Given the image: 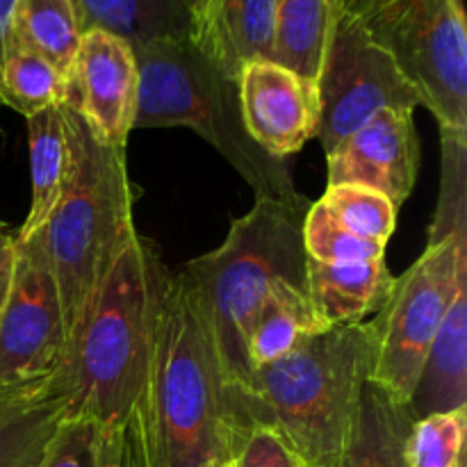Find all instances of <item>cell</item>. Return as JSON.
<instances>
[{
	"label": "cell",
	"instance_id": "6da1fadb",
	"mask_svg": "<svg viewBox=\"0 0 467 467\" xmlns=\"http://www.w3.org/2000/svg\"><path fill=\"white\" fill-rule=\"evenodd\" d=\"M217 459H231L226 379L194 292L178 272L123 424V467H210Z\"/></svg>",
	"mask_w": 467,
	"mask_h": 467
},
{
	"label": "cell",
	"instance_id": "7a4b0ae2",
	"mask_svg": "<svg viewBox=\"0 0 467 467\" xmlns=\"http://www.w3.org/2000/svg\"><path fill=\"white\" fill-rule=\"evenodd\" d=\"M372 358L368 322L304 337L290 354L254 369L242 395L228 397L231 438L237 429L260 424L274 429L304 467H340L358 422Z\"/></svg>",
	"mask_w": 467,
	"mask_h": 467
},
{
	"label": "cell",
	"instance_id": "3957f363",
	"mask_svg": "<svg viewBox=\"0 0 467 467\" xmlns=\"http://www.w3.org/2000/svg\"><path fill=\"white\" fill-rule=\"evenodd\" d=\"M306 203L255 199L217 249L181 269L217 349L228 397L249 386L246 337L265 296L276 283L306 287Z\"/></svg>",
	"mask_w": 467,
	"mask_h": 467
},
{
	"label": "cell",
	"instance_id": "277c9868",
	"mask_svg": "<svg viewBox=\"0 0 467 467\" xmlns=\"http://www.w3.org/2000/svg\"><path fill=\"white\" fill-rule=\"evenodd\" d=\"M171 272L140 231L109 267L67 365L68 413L123 427L144 383Z\"/></svg>",
	"mask_w": 467,
	"mask_h": 467
},
{
	"label": "cell",
	"instance_id": "5b68a950",
	"mask_svg": "<svg viewBox=\"0 0 467 467\" xmlns=\"http://www.w3.org/2000/svg\"><path fill=\"white\" fill-rule=\"evenodd\" d=\"M71 173L53 214L36 231L44 242L68 336V356L117 255L137 233L126 149L96 140L85 119L64 103Z\"/></svg>",
	"mask_w": 467,
	"mask_h": 467
},
{
	"label": "cell",
	"instance_id": "8992f818",
	"mask_svg": "<svg viewBox=\"0 0 467 467\" xmlns=\"http://www.w3.org/2000/svg\"><path fill=\"white\" fill-rule=\"evenodd\" d=\"M467 283V158L442 153L441 194L422 255L392 281L386 304L369 324L374 358L369 381L409 404L429 347L456 290Z\"/></svg>",
	"mask_w": 467,
	"mask_h": 467
},
{
	"label": "cell",
	"instance_id": "52a82bcc",
	"mask_svg": "<svg viewBox=\"0 0 467 467\" xmlns=\"http://www.w3.org/2000/svg\"><path fill=\"white\" fill-rule=\"evenodd\" d=\"M140 73L132 128H190L213 144L255 199L306 203L285 160L260 150L242 121L237 80L219 71L190 36L132 46Z\"/></svg>",
	"mask_w": 467,
	"mask_h": 467
},
{
	"label": "cell",
	"instance_id": "ba28073f",
	"mask_svg": "<svg viewBox=\"0 0 467 467\" xmlns=\"http://www.w3.org/2000/svg\"><path fill=\"white\" fill-rule=\"evenodd\" d=\"M401 68L441 130L467 132L465 9L456 0H328Z\"/></svg>",
	"mask_w": 467,
	"mask_h": 467
},
{
	"label": "cell",
	"instance_id": "9c48e42d",
	"mask_svg": "<svg viewBox=\"0 0 467 467\" xmlns=\"http://www.w3.org/2000/svg\"><path fill=\"white\" fill-rule=\"evenodd\" d=\"M68 336L57 283L39 233L16 240L0 315V392L35 395L67 379Z\"/></svg>",
	"mask_w": 467,
	"mask_h": 467
},
{
	"label": "cell",
	"instance_id": "30bf717a",
	"mask_svg": "<svg viewBox=\"0 0 467 467\" xmlns=\"http://www.w3.org/2000/svg\"><path fill=\"white\" fill-rule=\"evenodd\" d=\"M315 82L319 96L315 137L327 155L383 109H415L420 105L418 91L395 59L333 5L322 68Z\"/></svg>",
	"mask_w": 467,
	"mask_h": 467
},
{
	"label": "cell",
	"instance_id": "8fae6325",
	"mask_svg": "<svg viewBox=\"0 0 467 467\" xmlns=\"http://www.w3.org/2000/svg\"><path fill=\"white\" fill-rule=\"evenodd\" d=\"M135 53L121 36L85 30L68 73L67 103L85 119L96 140L126 149L137 109Z\"/></svg>",
	"mask_w": 467,
	"mask_h": 467
},
{
	"label": "cell",
	"instance_id": "7c38bea8",
	"mask_svg": "<svg viewBox=\"0 0 467 467\" xmlns=\"http://www.w3.org/2000/svg\"><path fill=\"white\" fill-rule=\"evenodd\" d=\"M242 121L260 150L276 160L299 153L319 123L317 82L272 59L249 62L237 76Z\"/></svg>",
	"mask_w": 467,
	"mask_h": 467
},
{
	"label": "cell",
	"instance_id": "4fadbf2b",
	"mask_svg": "<svg viewBox=\"0 0 467 467\" xmlns=\"http://www.w3.org/2000/svg\"><path fill=\"white\" fill-rule=\"evenodd\" d=\"M328 185H360L381 192L400 208L420 173L415 109H383L327 155Z\"/></svg>",
	"mask_w": 467,
	"mask_h": 467
},
{
	"label": "cell",
	"instance_id": "5bb4252c",
	"mask_svg": "<svg viewBox=\"0 0 467 467\" xmlns=\"http://www.w3.org/2000/svg\"><path fill=\"white\" fill-rule=\"evenodd\" d=\"M190 39L237 80L249 62L274 57V0H205L192 18Z\"/></svg>",
	"mask_w": 467,
	"mask_h": 467
},
{
	"label": "cell",
	"instance_id": "9a60e30c",
	"mask_svg": "<svg viewBox=\"0 0 467 467\" xmlns=\"http://www.w3.org/2000/svg\"><path fill=\"white\" fill-rule=\"evenodd\" d=\"M395 276L386 260L319 263L306 260V290L324 328L358 324L386 304Z\"/></svg>",
	"mask_w": 467,
	"mask_h": 467
},
{
	"label": "cell",
	"instance_id": "2e32d148",
	"mask_svg": "<svg viewBox=\"0 0 467 467\" xmlns=\"http://www.w3.org/2000/svg\"><path fill=\"white\" fill-rule=\"evenodd\" d=\"M409 406L415 418L467 409V283L438 327Z\"/></svg>",
	"mask_w": 467,
	"mask_h": 467
},
{
	"label": "cell",
	"instance_id": "e0dca14e",
	"mask_svg": "<svg viewBox=\"0 0 467 467\" xmlns=\"http://www.w3.org/2000/svg\"><path fill=\"white\" fill-rule=\"evenodd\" d=\"M68 406L67 379L35 395L0 392V467H39Z\"/></svg>",
	"mask_w": 467,
	"mask_h": 467
},
{
	"label": "cell",
	"instance_id": "ac0fdd59",
	"mask_svg": "<svg viewBox=\"0 0 467 467\" xmlns=\"http://www.w3.org/2000/svg\"><path fill=\"white\" fill-rule=\"evenodd\" d=\"M27 150H30L32 201L18 237L41 231L59 203L71 173V140H68L64 105H53L27 117Z\"/></svg>",
	"mask_w": 467,
	"mask_h": 467
},
{
	"label": "cell",
	"instance_id": "d6986e66",
	"mask_svg": "<svg viewBox=\"0 0 467 467\" xmlns=\"http://www.w3.org/2000/svg\"><path fill=\"white\" fill-rule=\"evenodd\" d=\"M80 30H105L130 46L190 36L192 16L181 0H73Z\"/></svg>",
	"mask_w": 467,
	"mask_h": 467
},
{
	"label": "cell",
	"instance_id": "ffe728a7",
	"mask_svg": "<svg viewBox=\"0 0 467 467\" xmlns=\"http://www.w3.org/2000/svg\"><path fill=\"white\" fill-rule=\"evenodd\" d=\"M317 331H324V327L310 304L308 290L292 283H276L265 296L246 337L251 372L283 358L304 337Z\"/></svg>",
	"mask_w": 467,
	"mask_h": 467
},
{
	"label": "cell",
	"instance_id": "44dd1931",
	"mask_svg": "<svg viewBox=\"0 0 467 467\" xmlns=\"http://www.w3.org/2000/svg\"><path fill=\"white\" fill-rule=\"evenodd\" d=\"M415 413L372 381L365 383L358 422L340 467H406V442Z\"/></svg>",
	"mask_w": 467,
	"mask_h": 467
},
{
	"label": "cell",
	"instance_id": "7402d4cb",
	"mask_svg": "<svg viewBox=\"0 0 467 467\" xmlns=\"http://www.w3.org/2000/svg\"><path fill=\"white\" fill-rule=\"evenodd\" d=\"M9 36L68 78L82 36L76 5L73 0H14Z\"/></svg>",
	"mask_w": 467,
	"mask_h": 467
},
{
	"label": "cell",
	"instance_id": "603a6c76",
	"mask_svg": "<svg viewBox=\"0 0 467 467\" xmlns=\"http://www.w3.org/2000/svg\"><path fill=\"white\" fill-rule=\"evenodd\" d=\"M328 16V0H274L272 62L317 80L327 48Z\"/></svg>",
	"mask_w": 467,
	"mask_h": 467
},
{
	"label": "cell",
	"instance_id": "cb8c5ba5",
	"mask_svg": "<svg viewBox=\"0 0 467 467\" xmlns=\"http://www.w3.org/2000/svg\"><path fill=\"white\" fill-rule=\"evenodd\" d=\"M68 100V78L48 59L36 55L9 36L0 67V105L23 117L41 112Z\"/></svg>",
	"mask_w": 467,
	"mask_h": 467
},
{
	"label": "cell",
	"instance_id": "d4e9b609",
	"mask_svg": "<svg viewBox=\"0 0 467 467\" xmlns=\"http://www.w3.org/2000/svg\"><path fill=\"white\" fill-rule=\"evenodd\" d=\"M39 467H123V427L67 413Z\"/></svg>",
	"mask_w": 467,
	"mask_h": 467
},
{
	"label": "cell",
	"instance_id": "484cf974",
	"mask_svg": "<svg viewBox=\"0 0 467 467\" xmlns=\"http://www.w3.org/2000/svg\"><path fill=\"white\" fill-rule=\"evenodd\" d=\"M306 258L319 263H372L383 260L386 244L356 235L322 203L308 205L304 217Z\"/></svg>",
	"mask_w": 467,
	"mask_h": 467
},
{
	"label": "cell",
	"instance_id": "4316f807",
	"mask_svg": "<svg viewBox=\"0 0 467 467\" xmlns=\"http://www.w3.org/2000/svg\"><path fill=\"white\" fill-rule=\"evenodd\" d=\"M467 409L418 418L406 442V467H465Z\"/></svg>",
	"mask_w": 467,
	"mask_h": 467
},
{
	"label": "cell",
	"instance_id": "83f0119b",
	"mask_svg": "<svg viewBox=\"0 0 467 467\" xmlns=\"http://www.w3.org/2000/svg\"><path fill=\"white\" fill-rule=\"evenodd\" d=\"M322 203L336 214L342 226L365 240L388 244L397 228V208L381 192L360 185H328Z\"/></svg>",
	"mask_w": 467,
	"mask_h": 467
},
{
	"label": "cell",
	"instance_id": "f1b7e54d",
	"mask_svg": "<svg viewBox=\"0 0 467 467\" xmlns=\"http://www.w3.org/2000/svg\"><path fill=\"white\" fill-rule=\"evenodd\" d=\"M231 467H304L274 429L249 424L233 433Z\"/></svg>",
	"mask_w": 467,
	"mask_h": 467
},
{
	"label": "cell",
	"instance_id": "f546056e",
	"mask_svg": "<svg viewBox=\"0 0 467 467\" xmlns=\"http://www.w3.org/2000/svg\"><path fill=\"white\" fill-rule=\"evenodd\" d=\"M16 240L18 228H9L0 223V315H3L5 301H7L9 285L14 276V260H16Z\"/></svg>",
	"mask_w": 467,
	"mask_h": 467
},
{
	"label": "cell",
	"instance_id": "4dcf8cb0",
	"mask_svg": "<svg viewBox=\"0 0 467 467\" xmlns=\"http://www.w3.org/2000/svg\"><path fill=\"white\" fill-rule=\"evenodd\" d=\"M14 0H0V67H3L5 50L9 44V18H12Z\"/></svg>",
	"mask_w": 467,
	"mask_h": 467
},
{
	"label": "cell",
	"instance_id": "1f68e13d",
	"mask_svg": "<svg viewBox=\"0 0 467 467\" xmlns=\"http://www.w3.org/2000/svg\"><path fill=\"white\" fill-rule=\"evenodd\" d=\"M181 3L185 5V7H187V12H190V16L194 18L196 14L201 12V7H203V3H205V0H181Z\"/></svg>",
	"mask_w": 467,
	"mask_h": 467
},
{
	"label": "cell",
	"instance_id": "d6a6232c",
	"mask_svg": "<svg viewBox=\"0 0 467 467\" xmlns=\"http://www.w3.org/2000/svg\"><path fill=\"white\" fill-rule=\"evenodd\" d=\"M210 467H231V459H217Z\"/></svg>",
	"mask_w": 467,
	"mask_h": 467
}]
</instances>
